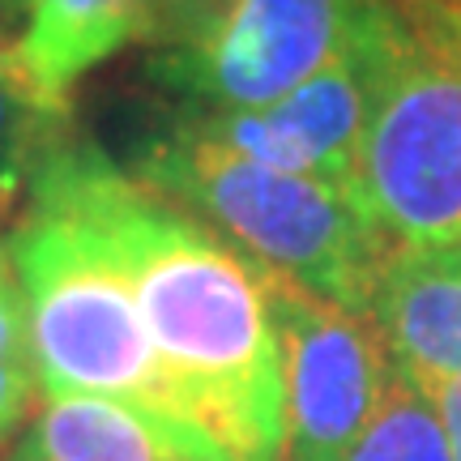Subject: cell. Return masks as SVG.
<instances>
[{"label": "cell", "mask_w": 461, "mask_h": 461, "mask_svg": "<svg viewBox=\"0 0 461 461\" xmlns=\"http://www.w3.org/2000/svg\"><path fill=\"white\" fill-rule=\"evenodd\" d=\"M137 180L188 214L210 218L274 278L295 282L350 312L372 308V286L389 244L342 188L252 163L197 137L180 120L141 146Z\"/></svg>", "instance_id": "3"}, {"label": "cell", "mask_w": 461, "mask_h": 461, "mask_svg": "<svg viewBox=\"0 0 461 461\" xmlns=\"http://www.w3.org/2000/svg\"><path fill=\"white\" fill-rule=\"evenodd\" d=\"M384 0H176L146 77L184 112H261L333 65Z\"/></svg>", "instance_id": "4"}, {"label": "cell", "mask_w": 461, "mask_h": 461, "mask_svg": "<svg viewBox=\"0 0 461 461\" xmlns=\"http://www.w3.org/2000/svg\"><path fill=\"white\" fill-rule=\"evenodd\" d=\"M419 389H423V384H419ZM423 393L431 397V406H436L440 423H445L448 453H453V461H461V376L440 380V384H428Z\"/></svg>", "instance_id": "15"}, {"label": "cell", "mask_w": 461, "mask_h": 461, "mask_svg": "<svg viewBox=\"0 0 461 461\" xmlns=\"http://www.w3.org/2000/svg\"><path fill=\"white\" fill-rule=\"evenodd\" d=\"M34 363H14V359H0V445L17 431V423L26 419L31 411V397H34Z\"/></svg>", "instance_id": "14"}, {"label": "cell", "mask_w": 461, "mask_h": 461, "mask_svg": "<svg viewBox=\"0 0 461 461\" xmlns=\"http://www.w3.org/2000/svg\"><path fill=\"white\" fill-rule=\"evenodd\" d=\"M397 9L431 31H445L461 39V0H397Z\"/></svg>", "instance_id": "16"}, {"label": "cell", "mask_w": 461, "mask_h": 461, "mask_svg": "<svg viewBox=\"0 0 461 461\" xmlns=\"http://www.w3.org/2000/svg\"><path fill=\"white\" fill-rule=\"evenodd\" d=\"M31 197L65 205L129 278L158 363L227 461H286V389L269 269L68 132Z\"/></svg>", "instance_id": "1"}, {"label": "cell", "mask_w": 461, "mask_h": 461, "mask_svg": "<svg viewBox=\"0 0 461 461\" xmlns=\"http://www.w3.org/2000/svg\"><path fill=\"white\" fill-rule=\"evenodd\" d=\"M0 359L34 363L31 359V330H26V299L17 282L9 240H0Z\"/></svg>", "instance_id": "13"}, {"label": "cell", "mask_w": 461, "mask_h": 461, "mask_svg": "<svg viewBox=\"0 0 461 461\" xmlns=\"http://www.w3.org/2000/svg\"><path fill=\"white\" fill-rule=\"evenodd\" d=\"M342 461H453L445 423L411 376L393 372L372 423Z\"/></svg>", "instance_id": "12"}, {"label": "cell", "mask_w": 461, "mask_h": 461, "mask_svg": "<svg viewBox=\"0 0 461 461\" xmlns=\"http://www.w3.org/2000/svg\"><path fill=\"white\" fill-rule=\"evenodd\" d=\"M0 9H5V17H14V14H31V9H34V0H0Z\"/></svg>", "instance_id": "17"}, {"label": "cell", "mask_w": 461, "mask_h": 461, "mask_svg": "<svg viewBox=\"0 0 461 461\" xmlns=\"http://www.w3.org/2000/svg\"><path fill=\"white\" fill-rule=\"evenodd\" d=\"M5 210H9V205H0V214H5Z\"/></svg>", "instance_id": "18"}, {"label": "cell", "mask_w": 461, "mask_h": 461, "mask_svg": "<svg viewBox=\"0 0 461 461\" xmlns=\"http://www.w3.org/2000/svg\"><path fill=\"white\" fill-rule=\"evenodd\" d=\"M402 34H406V14L397 9V0H384L380 14L333 65H325L274 107L261 112H184L180 107L176 120L252 163H265L286 176H312L330 188H342L355 201L359 141Z\"/></svg>", "instance_id": "6"}, {"label": "cell", "mask_w": 461, "mask_h": 461, "mask_svg": "<svg viewBox=\"0 0 461 461\" xmlns=\"http://www.w3.org/2000/svg\"><path fill=\"white\" fill-rule=\"evenodd\" d=\"M68 137V103L51 99L17 56V39L0 34V205L31 188L34 171Z\"/></svg>", "instance_id": "11"}, {"label": "cell", "mask_w": 461, "mask_h": 461, "mask_svg": "<svg viewBox=\"0 0 461 461\" xmlns=\"http://www.w3.org/2000/svg\"><path fill=\"white\" fill-rule=\"evenodd\" d=\"M286 389V461H342L393 380L376 321L269 274Z\"/></svg>", "instance_id": "7"}, {"label": "cell", "mask_w": 461, "mask_h": 461, "mask_svg": "<svg viewBox=\"0 0 461 461\" xmlns=\"http://www.w3.org/2000/svg\"><path fill=\"white\" fill-rule=\"evenodd\" d=\"M355 205L389 248L461 240V39L406 17L359 141Z\"/></svg>", "instance_id": "5"}, {"label": "cell", "mask_w": 461, "mask_h": 461, "mask_svg": "<svg viewBox=\"0 0 461 461\" xmlns=\"http://www.w3.org/2000/svg\"><path fill=\"white\" fill-rule=\"evenodd\" d=\"M34 376L43 397H103L129 406L197 461H227L193 423L158 363L137 295L103 240L65 205L31 197L9 235Z\"/></svg>", "instance_id": "2"}, {"label": "cell", "mask_w": 461, "mask_h": 461, "mask_svg": "<svg viewBox=\"0 0 461 461\" xmlns=\"http://www.w3.org/2000/svg\"><path fill=\"white\" fill-rule=\"evenodd\" d=\"M9 461H197L129 406L103 397H48Z\"/></svg>", "instance_id": "10"}, {"label": "cell", "mask_w": 461, "mask_h": 461, "mask_svg": "<svg viewBox=\"0 0 461 461\" xmlns=\"http://www.w3.org/2000/svg\"><path fill=\"white\" fill-rule=\"evenodd\" d=\"M171 9L176 0H34L17 56L51 99L68 103L95 65L132 43H154Z\"/></svg>", "instance_id": "9"}, {"label": "cell", "mask_w": 461, "mask_h": 461, "mask_svg": "<svg viewBox=\"0 0 461 461\" xmlns=\"http://www.w3.org/2000/svg\"><path fill=\"white\" fill-rule=\"evenodd\" d=\"M367 316L384 338L393 372L423 389L461 376V240L389 248Z\"/></svg>", "instance_id": "8"}]
</instances>
